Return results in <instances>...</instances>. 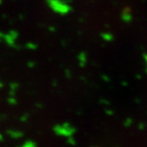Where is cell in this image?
I'll use <instances>...</instances> for the list:
<instances>
[{"instance_id": "obj_1", "label": "cell", "mask_w": 147, "mask_h": 147, "mask_svg": "<svg viewBox=\"0 0 147 147\" xmlns=\"http://www.w3.org/2000/svg\"><path fill=\"white\" fill-rule=\"evenodd\" d=\"M53 130L58 136H61V137H72L75 133V129L71 125H69L68 123H65L64 125H57L54 127Z\"/></svg>"}, {"instance_id": "obj_2", "label": "cell", "mask_w": 147, "mask_h": 147, "mask_svg": "<svg viewBox=\"0 0 147 147\" xmlns=\"http://www.w3.org/2000/svg\"><path fill=\"white\" fill-rule=\"evenodd\" d=\"M9 135L12 137V138H21V137L23 136L22 132H21V131H15V130H12V131H8L7 132Z\"/></svg>"}, {"instance_id": "obj_3", "label": "cell", "mask_w": 147, "mask_h": 147, "mask_svg": "<svg viewBox=\"0 0 147 147\" xmlns=\"http://www.w3.org/2000/svg\"><path fill=\"white\" fill-rule=\"evenodd\" d=\"M21 147H36V144H35L34 142L28 141V142H26Z\"/></svg>"}, {"instance_id": "obj_4", "label": "cell", "mask_w": 147, "mask_h": 147, "mask_svg": "<svg viewBox=\"0 0 147 147\" xmlns=\"http://www.w3.org/2000/svg\"><path fill=\"white\" fill-rule=\"evenodd\" d=\"M68 141L69 144H72V145H75V141L74 140V138L72 137H68Z\"/></svg>"}, {"instance_id": "obj_5", "label": "cell", "mask_w": 147, "mask_h": 147, "mask_svg": "<svg viewBox=\"0 0 147 147\" xmlns=\"http://www.w3.org/2000/svg\"><path fill=\"white\" fill-rule=\"evenodd\" d=\"M131 123H132V121H131L130 119H128L126 122H125L124 125H125L126 127H129V126H130V125H131Z\"/></svg>"}, {"instance_id": "obj_6", "label": "cell", "mask_w": 147, "mask_h": 147, "mask_svg": "<svg viewBox=\"0 0 147 147\" xmlns=\"http://www.w3.org/2000/svg\"><path fill=\"white\" fill-rule=\"evenodd\" d=\"M3 140V137H2V135L0 134V141H2Z\"/></svg>"}]
</instances>
